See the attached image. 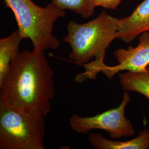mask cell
<instances>
[{"label": "cell", "mask_w": 149, "mask_h": 149, "mask_svg": "<svg viewBox=\"0 0 149 149\" xmlns=\"http://www.w3.org/2000/svg\"><path fill=\"white\" fill-rule=\"evenodd\" d=\"M44 52H19L0 81V102L46 117L55 95L54 71Z\"/></svg>", "instance_id": "cell-1"}, {"label": "cell", "mask_w": 149, "mask_h": 149, "mask_svg": "<svg viewBox=\"0 0 149 149\" xmlns=\"http://www.w3.org/2000/svg\"><path fill=\"white\" fill-rule=\"evenodd\" d=\"M119 19L101 12L95 19L80 24L70 21L63 40L71 48L69 58L85 71L75 77L76 82L95 80L104 65L107 48L118 38Z\"/></svg>", "instance_id": "cell-2"}, {"label": "cell", "mask_w": 149, "mask_h": 149, "mask_svg": "<svg viewBox=\"0 0 149 149\" xmlns=\"http://www.w3.org/2000/svg\"><path fill=\"white\" fill-rule=\"evenodd\" d=\"M13 13L23 39H29L33 49L55 50L60 42L53 34L56 21L65 16V11L50 3L42 7L32 0H3Z\"/></svg>", "instance_id": "cell-3"}, {"label": "cell", "mask_w": 149, "mask_h": 149, "mask_svg": "<svg viewBox=\"0 0 149 149\" xmlns=\"http://www.w3.org/2000/svg\"><path fill=\"white\" fill-rule=\"evenodd\" d=\"M44 117L0 102V149H44Z\"/></svg>", "instance_id": "cell-4"}, {"label": "cell", "mask_w": 149, "mask_h": 149, "mask_svg": "<svg viewBox=\"0 0 149 149\" xmlns=\"http://www.w3.org/2000/svg\"><path fill=\"white\" fill-rule=\"evenodd\" d=\"M130 100L128 92L124 91L122 101L119 106L94 116L81 117L74 114L70 118V126L79 134H88L92 130L98 129L106 131L112 139L132 136L135 130L125 114Z\"/></svg>", "instance_id": "cell-5"}, {"label": "cell", "mask_w": 149, "mask_h": 149, "mask_svg": "<svg viewBox=\"0 0 149 149\" xmlns=\"http://www.w3.org/2000/svg\"><path fill=\"white\" fill-rule=\"evenodd\" d=\"M118 64L115 66L103 65L100 72L108 79L122 71L141 72L149 65V32H145L139 36V43L135 47L117 49L113 53Z\"/></svg>", "instance_id": "cell-6"}, {"label": "cell", "mask_w": 149, "mask_h": 149, "mask_svg": "<svg viewBox=\"0 0 149 149\" xmlns=\"http://www.w3.org/2000/svg\"><path fill=\"white\" fill-rule=\"evenodd\" d=\"M145 32H149V0H144L129 16L119 19L118 39L131 43Z\"/></svg>", "instance_id": "cell-7"}, {"label": "cell", "mask_w": 149, "mask_h": 149, "mask_svg": "<svg viewBox=\"0 0 149 149\" xmlns=\"http://www.w3.org/2000/svg\"><path fill=\"white\" fill-rule=\"evenodd\" d=\"M88 141L97 149H149V129H143L136 138L125 141L107 139L101 134L97 133L90 134Z\"/></svg>", "instance_id": "cell-8"}, {"label": "cell", "mask_w": 149, "mask_h": 149, "mask_svg": "<svg viewBox=\"0 0 149 149\" xmlns=\"http://www.w3.org/2000/svg\"><path fill=\"white\" fill-rule=\"evenodd\" d=\"M23 38L18 30L7 37L0 39V81L9 69L11 63L19 53Z\"/></svg>", "instance_id": "cell-9"}, {"label": "cell", "mask_w": 149, "mask_h": 149, "mask_svg": "<svg viewBox=\"0 0 149 149\" xmlns=\"http://www.w3.org/2000/svg\"><path fill=\"white\" fill-rule=\"evenodd\" d=\"M119 82L123 90L135 92L149 100V67L141 72L125 71L119 74Z\"/></svg>", "instance_id": "cell-10"}, {"label": "cell", "mask_w": 149, "mask_h": 149, "mask_svg": "<svg viewBox=\"0 0 149 149\" xmlns=\"http://www.w3.org/2000/svg\"><path fill=\"white\" fill-rule=\"evenodd\" d=\"M51 3L61 10L72 11L84 18L93 16L96 7L94 0H52Z\"/></svg>", "instance_id": "cell-11"}, {"label": "cell", "mask_w": 149, "mask_h": 149, "mask_svg": "<svg viewBox=\"0 0 149 149\" xmlns=\"http://www.w3.org/2000/svg\"><path fill=\"white\" fill-rule=\"evenodd\" d=\"M122 0H94L96 7H102L108 10H115Z\"/></svg>", "instance_id": "cell-12"}]
</instances>
